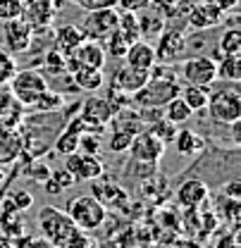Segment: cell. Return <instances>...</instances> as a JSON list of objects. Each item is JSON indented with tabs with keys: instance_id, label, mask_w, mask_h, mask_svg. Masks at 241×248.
Here are the masks:
<instances>
[{
	"instance_id": "cell-1",
	"label": "cell",
	"mask_w": 241,
	"mask_h": 248,
	"mask_svg": "<svg viewBox=\"0 0 241 248\" xmlns=\"http://www.w3.org/2000/svg\"><path fill=\"white\" fill-rule=\"evenodd\" d=\"M208 115L212 122L229 126L241 120V91L234 81H225L208 93Z\"/></svg>"
},
{
	"instance_id": "cell-2",
	"label": "cell",
	"mask_w": 241,
	"mask_h": 248,
	"mask_svg": "<svg viewBox=\"0 0 241 248\" xmlns=\"http://www.w3.org/2000/svg\"><path fill=\"white\" fill-rule=\"evenodd\" d=\"M38 227H41L43 239H48L53 246H60V248H67V244L72 241V236L79 232V227L69 219V215L64 210H60V208H55V205L41 208Z\"/></svg>"
},
{
	"instance_id": "cell-3",
	"label": "cell",
	"mask_w": 241,
	"mask_h": 248,
	"mask_svg": "<svg viewBox=\"0 0 241 248\" xmlns=\"http://www.w3.org/2000/svg\"><path fill=\"white\" fill-rule=\"evenodd\" d=\"M7 86H10L12 98L19 100L24 108H31V105L38 100L41 93H46L50 89L48 77H46L41 69H31V67H27V69H17Z\"/></svg>"
},
{
	"instance_id": "cell-4",
	"label": "cell",
	"mask_w": 241,
	"mask_h": 248,
	"mask_svg": "<svg viewBox=\"0 0 241 248\" xmlns=\"http://www.w3.org/2000/svg\"><path fill=\"white\" fill-rule=\"evenodd\" d=\"M64 213L69 215V219L81 229V232H93V229H100L108 219V210L103 203H98L91 193L86 196H77L67 203Z\"/></svg>"
},
{
	"instance_id": "cell-5",
	"label": "cell",
	"mask_w": 241,
	"mask_h": 248,
	"mask_svg": "<svg viewBox=\"0 0 241 248\" xmlns=\"http://www.w3.org/2000/svg\"><path fill=\"white\" fill-rule=\"evenodd\" d=\"M181 81L179 79H151L146 81L144 89L129 95V100L136 105V108H162L165 103H170L172 98L179 95Z\"/></svg>"
},
{
	"instance_id": "cell-6",
	"label": "cell",
	"mask_w": 241,
	"mask_h": 248,
	"mask_svg": "<svg viewBox=\"0 0 241 248\" xmlns=\"http://www.w3.org/2000/svg\"><path fill=\"white\" fill-rule=\"evenodd\" d=\"M179 81L193 86H212L217 81V62L210 55H193L179 64Z\"/></svg>"
},
{
	"instance_id": "cell-7",
	"label": "cell",
	"mask_w": 241,
	"mask_h": 248,
	"mask_svg": "<svg viewBox=\"0 0 241 248\" xmlns=\"http://www.w3.org/2000/svg\"><path fill=\"white\" fill-rule=\"evenodd\" d=\"M91 196L98 201V203H103L105 205V210H117V213H127L129 210V193H127V188L120 184V182H115V179H110V177H105V174H100L98 179H91Z\"/></svg>"
},
{
	"instance_id": "cell-8",
	"label": "cell",
	"mask_w": 241,
	"mask_h": 248,
	"mask_svg": "<svg viewBox=\"0 0 241 248\" xmlns=\"http://www.w3.org/2000/svg\"><path fill=\"white\" fill-rule=\"evenodd\" d=\"M117 19H120V10L110 7V10H93V12H84L79 29L84 31V36L89 41H103L108 38L112 31L117 29Z\"/></svg>"
},
{
	"instance_id": "cell-9",
	"label": "cell",
	"mask_w": 241,
	"mask_h": 248,
	"mask_svg": "<svg viewBox=\"0 0 241 248\" xmlns=\"http://www.w3.org/2000/svg\"><path fill=\"white\" fill-rule=\"evenodd\" d=\"M33 33L29 24L22 17H12L2 22V48L12 55H22L27 53L33 43Z\"/></svg>"
},
{
	"instance_id": "cell-10",
	"label": "cell",
	"mask_w": 241,
	"mask_h": 248,
	"mask_svg": "<svg viewBox=\"0 0 241 248\" xmlns=\"http://www.w3.org/2000/svg\"><path fill=\"white\" fill-rule=\"evenodd\" d=\"M77 112H79V117L86 122V126H89L91 131H100L103 126H108V122L112 120L115 108H112V103H110L108 98L89 93V98L79 103V110H77Z\"/></svg>"
},
{
	"instance_id": "cell-11",
	"label": "cell",
	"mask_w": 241,
	"mask_h": 248,
	"mask_svg": "<svg viewBox=\"0 0 241 248\" xmlns=\"http://www.w3.org/2000/svg\"><path fill=\"white\" fill-rule=\"evenodd\" d=\"M64 170L74 177V182H91L105 174V165L100 155H86V153H72L64 157Z\"/></svg>"
},
{
	"instance_id": "cell-12",
	"label": "cell",
	"mask_w": 241,
	"mask_h": 248,
	"mask_svg": "<svg viewBox=\"0 0 241 248\" xmlns=\"http://www.w3.org/2000/svg\"><path fill=\"white\" fill-rule=\"evenodd\" d=\"M108 55L103 50V46L98 41H84L74 53L67 55V72L72 74L77 67H91V69H105Z\"/></svg>"
},
{
	"instance_id": "cell-13",
	"label": "cell",
	"mask_w": 241,
	"mask_h": 248,
	"mask_svg": "<svg viewBox=\"0 0 241 248\" xmlns=\"http://www.w3.org/2000/svg\"><path fill=\"white\" fill-rule=\"evenodd\" d=\"M129 153H131V160H136V162L158 165V162H160V157H162V153H165V146L153 136L148 129H141V131L131 139Z\"/></svg>"
},
{
	"instance_id": "cell-14",
	"label": "cell",
	"mask_w": 241,
	"mask_h": 248,
	"mask_svg": "<svg viewBox=\"0 0 241 248\" xmlns=\"http://www.w3.org/2000/svg\"><path fill=\"white\" fill-rule=\"evenodd\" d=\"M55 7H58V2H53V0H22V15L19 17L33 31H46L55 17Z\"/></svg>"
},
{
	"instance_id": "cell-15",
	"label": "cell",
	"mask_w": 241,
	"mask_h": 248,
	"mask_svg": "<svg viewBox=\"0 0 241 248\" xmlns=\"http://www.w3.org/2000/svg\"><path fill=\"white\" fill-rule=\"evenodd\" d=\"M210 191H208V184L206 179H198V177H191V179H184L177 191H175V201L177 205L186 208V210H196L201 208L206 201H208Z\"/></svg>"
},
{
	"instance_id": "cell-16",
	"label": "cell",
	"mask_w": 241,
	"mask_h": 248,
	"mask_svg": "<svg viewBox=\"0 0 241 248\" xmlns=\"http://www.w3.org/2000/svg\"><path fill=\"white\" fill-rule=\"evenodd\" d=\"M146 81H148V72H141V69H134L129 64H122L110 77V89L124 93V95H134L139 89L146 86Z\"/></svg>"
},
{
	"instance_id": "cell-17",
	"label": "cell",
	"mask_w": 241,
	"mask_h": 248,
	"mask_svg": "<svg viewBox=\"0 0 241 248\" xmlns=\"http://www.w3.org/2000/svg\"><path fill=\"white\" fill-rule=\"evenodd\" d=\"M186 50V38L179 29H162L160 31V41L155 46V58L158 62H177L181 60Z\"/></svg>"
},
{
	"instance_id": "cell-18",
	"label": "cell",
	"mask_w": 241,
	"mask_h": 248,
	"mask_svg": "<svg viewBox=\"0 0 241 248\" xmlns=\"http://www.w3.org/2000/svg\"><path fill=\"white\" fill-rule=\"evenodd\" d=\"M189 27L196 31H206V29H212V27H217V24H222L225 22V12L220 10V7H215L212 2H198V5H193L191 7V12H189Z\"/></svg>"
},
{
	"instance_id": "cell-19",
	"label": "cell",
	"mask_w": 241,
	"mask_h": 248,
	"mask_svg": "<svg viewBox=\"0 0 241 248\" xmlns=\"http://www.w3.org/2000/svg\"><path fill=\"white\" fill-rule=\"evenodd\" d=\"M124 64L134 67V69H141V72H151L153 64H158L155 58V46L148 43L146 38H139L129 46L127 55H124Z\"/></svg>"
},
{
	"instance_id": "cell-20",
	"label": "cell",
	"mask_w": 241,
	"mask_h": 248,
	"mask_svg": "<svg viewBox=\"0 0 241 248\" xmlns=\"http://www.w3.org/2000/svg\"><path fill=\"white\" fill-rule=\"evenodd\" d=\"M172 146H175V151L179 155H184V157H196V155H201L206 151V139H203L196 129L184 126V129H177Z\"/></svg>"
},
{
	"instance_id": "cell-21",
	"label": "cell",
	"mask_w": 241,
	"mask_h": 248,
	"mask_svg": "<svg viewBox=\"0 0 241 248\" xmlns=\"http://www.w3.org/2000/svg\"><path fill=\"white\" fill-rule=\"evenodd\" d=\"M84 41H86V36H84V31L79 29V24H62L60 29L53 33V48L60 50L62 55L74 53Z\"/></svg>"
},
{
	"instance_id": "cell-22",
	"label": "cell",
	"mask_w": 241,
	"mask_h": 248,
	"mask_svg": "<svg viewBox=\"0 0 241 248\" xmlns=\"http://www.w3.org/2000/svg\"><path fill=\"white\" fill-rule=\"evenodd\" d=\"M72 79H74L77 91H84V93H96L105 86V74H103V69L77 67V69L72 72Z\"/></svg>"
},
{
	"instance_id": "cell-23",
	"label": "cell",
	"mask_w": 241,
	"mask_h": 248,
	"mask_svg": "<svg viewBox=\"0 0 241 248\" xmlns=\"http://www.w3.org/2000/svg\"><path fill=\"white\" fill-rule=\"evenodd\" d=\"M22 157V136L12 129H0V165H12Z\"/></svg>"
},
{
	"instance_id": "cell-24",
	"label": "cell",
	"mask_w": 241,
	"mask_h": 248,
	"mask_svg": "<svg viewBox=\"0 0 241 248\" xmlns=\"http://www.w3.org/2000/svg\"><path fill=\"white\" fill-rule=\"evenodd\" d=\"M27 117V108L15 100L12 95L0 105V129H12V131H19V126Z\"/></svg>"
},
{
	"instance_id": "cell-25",
	"label": "cell",
	"mask_w": 241,
	"mask_h": 248,
	"mask_svg": "<svg viewBox=\"0 0 241 248\" xmlns=\"http://www.w3.org/2000/svg\"><path fill=\"white\" fill-rule=\"evenodd\" d=\"M208 93L210 86H193V84H181L179 89V98L189 105V110L196 115V112H203L208 108Z\"/></svg>"
},
{
	"instance_id": "cell-26",
	"label": "cell",
	"mask_w": 241,
	"mask_h": 248,
	"mask_svg": "<svg viewBox=\"0 0 241 248\" xmlns=\"http://www.w3.org/2000/svg\"><path fill=\"white\" fill-rule=\"evenodd\" d=\"M162 117H165L167 122L181 126V124H186L191 117H193V112L189 110V105H186L179 95H177V98H172L170 103H165V105H162Z\"/></svg>"
},
{
	"instance_id": "cell-27",
	"label": "cell",
	"mask_w": 241,
	"mask_h": 248,
	"mask_svg": "<svg viewBox=\"0 0 241 248\" xmlns=\"http://www.w3.org/2000/svg\"><path fill=\"white\" fill-rule=\"evenodd\" d=\"M100 46H103V50H105L108 58H112V60H124V55H127V50H129L131 43L127 41V36H124L120 29H115L108 38L100 41Z\"/></svg>"
},
{
	"instance_id": "cell-28",
	"label": "cell",
	"mask_w": 241,
	"mask_h": 248,
	"mask_svg": "<svg viewBox=\"0 0 241 248\" xmlns=\"http://www.w3.org/2000/svg\"><path fill=\"white\" fill-rule=\"evenodd\" d=\"M139 29H141V38L146 36H160V31L165 29V17L158 15L153 7H146L139 17Z\"/></svg>"
},
{
	"instance_id": "cell-29",
	"label": "cell",
	"mask_w": 241,
	"mask_h": 248,
	"mask_svg": "<svg viewBox=\"0 0 241 248\" xmlns=\"http://www.w3.org/2000/svg\"><path fill=\"white\" fill-rule=\"evenodd\" d=\"M53 151H55V153H60L62 157L77 153V151H79V134H74L72 129L62 126L60 134H58V136H55V141H53Z\"/></svg>"
},
{
	"instance_id": "cell-30",
	"label": "cell",
	"mask_w": 241,
	"mask_h": 248,
	"mask_svg": "<svg viewBox=\"0 0 241 248\" xmlns=\"http://www.w3.org/2000/svg\"><path fill=\"white\" fill-rule=\"evenodd\" d=\"M217 79L222 81H239L241 79V64H239V55H222L217 60Z\"/></svg>"
},
{
	"instance_id": "cell-31",
	"label": "cell",
	"mask_w": 241,
	"mask_h": 248,
	"mask_svg": "<svg viewBox=\"0 0 241 248\" xmlns=\"http://www.w3.org/2000/svg\"><path fill=\"white\" fill-rule=\"evenodd\" d=\"M62 108H64V95L58 91H53V89H48L46 93H41L38 100L31 105L33 112H58Z\"/></svg>"
},
{
	"instance_id": "cell-32",
	"label": "cell",
	"mask_w": 241,
	"mask_h": 248,
	"mask_svg": "<svg viewBox=\"0 0 241 248\" xmlns=\"http://www.w3.org/2000/svg\"><path fill=\"white\" fill-rule=\"evenodd\" d=\"M217 50L222 55H239L241 53V31L237 27H229V29L222 31L220 41H217Z\"/></svg>"
},
{
	"instance_id": "cell-33",
	"label": "cell",
	"mask_w": 241,
	"mask_h": 248,
	"mask_svg": "<svg viewBox=\"0 0 241 248\" xmlns=\"http://www.w3.org/2000/svg\"><path fill=\"white\" fill-rule=\"evenodd\" d=\"M117 29L127 36L129 43L141 38V29H139V15L136 12H124L120 10V19H117Z\"/></svg>"
},
{
	"instance_id": "cell-34",
	"label": "cell",
	"mask_w": 241,
	"mask_h": 248,
	"mask_svg": "<svg viewBox=\"0 0 241 248\" xmlns=\"http://www.w3.org/2000/svg\"><path fill=\"white\" fill-rule=\"evenodd\" d=\"M43 69H46V77H60L67 72V55H62L60 50H48L43 55Z\"/></svg>"
},
{
	"instance_id": "cell-35",
	"label": "cell",
	"mask_w": 241,
	"mask_h": 248,
	"mask_svg": "<svg viewBox=\"0 0 241 248\" xmlns=\"http://www.w3.org/2000/svg\"><path fill=\"white\" fill-rule=\"evenodd\" d=\"M148 131H151L153 136L162 143V146H172V141H175V134H177V124H172V122H167L165 117L162 120H158L155 124H151V126H146Z\"/></svg>"
},
{
	"instance_id": "cell-36",
	"label": "cell",
	"mask_w": 241,
	"mask_h": 248,
	"mask_svg": "<svg viewBox=\"0 0 241 248\" xmlns=\"http://www.w3.org/2000/svg\"><path fill=\"white\" fill-rule=\"evenodd\" d=\"M50 172H53V167L46 160H41V157L24 167V177H29L31 182H36V184H43L46 179H50Z\"/></svg>"
},
{
	"instance_id": "cell-37",
	"label": "cell",
	"mask_w": 241,
	"mask_h": 248,
	"mask_svg": "<svg viewBox=\"0 0 241 248\" xmlns=\"http://www.w3.org/2000/svg\"><path fill=\"white\" fill-rule=\"evenodd\" d=\"M134 136H136V134H131V131L112 129L110 141H108V148H110L112 153H127V151H129V146H131V139H134Z\"/></svg>"
},
{
	"instance_id": "cell-38",
	"label": "cell",
	"mask_w": 241,
	"mask_h": 248,
	"mask_svg": "<svg viewBox=\"0 0 241 248\" xmlns=\"http://www.w3.org/2000/svg\"><path fill=\"white\" fill-rule=\"evenodd\" d=\"M5 198H7L10 205H12L15 210H19V213L29 210L31 205H33V196H31V191H27V188H15V191H10Z\"/></svg>"
},
{
	"instance_id": "cell-39",
	"label": "cell",
	"mask_w": 241,
	"mask_h": 248,
	"mask_svg": "<svg viewBox=\"0 0 241 248\" xmlns=\"http://www.w3.org/2000/svg\"><path fill=\"white\" fill-rule=\"evenodd\" d=\"M17 72V60L12 53H7L2 46H0V84H10V79L15 77Z\"/></svg>"
},
{
	"instance_id": "cell-40",
	"label": "cell",
	"mask_w": 241,
	"mask_h": 248,
	"mask_svg": "<svg viewBox=\"0 0 241 248\" xmlns=\"http://www.w3.org/2000/svg\"><path fill=\"white\" fill-rule=\"evenodd\" d=\"M100 146H103V141H100L98 131H86V134L79 136V153L98 155L100 153Z\"/></svg>"
},
{
	"instance_id": "cell-41",
	"label": "cell",
	"mask_w": 241,
	"mask_h": 248,
	"mask_svg": "<svg viewBox=\"0 0 241 248\" xmlns=\"http://www.w3.org/2000/svg\"><path fill=\"white\" fill-rule=\"evenodd\" d=\"M22 15V0H0V19H12Z\"/></svg>"
},
{
	"instance_id": "cell-42",
	"label": "cell",
	"mask_w": 241,
	"mask_h": 248,
	"mask_svg": "<svg viewBox=\"0 0 241 248\" xmlns=\"http://www.w3.org/2000/svg\"><path fill=\"white\" fill-rule=\"evenodd\" d=\"M50 179L60 186V191H67L69 186L77 184V182H74V177H72V174H69L64 167H62V170H53V172H50Z\"/></svg>"
},
{
	"instance_id": "cell-43",
	"label": "cell",
	"mask_w": 241,
	"mask_h": 248,
	"mask_svg": "<svg viewBox=\"0 0 241 248\" xmlns=\"http://www.w3.org/2000/svg\"><path fill=\"white\" fill-rule=\"evenodd\" d=\"M146 7H151V0H117V10L124 12H144Z\"/></svg>"
},
{
	"instance_id": "cell-44",
	"label": "cell",
	"mask_w": 241,
	"mask_h": 248,
	"mask_svg": "<svg viewBox=\"0 0 241 248\" xmlns=\"http://www.w3.org/2000/svg\"><path fill=\"white\" fill-rule=\"evenodd\" d=\"M79 7L84 12H93V10H110V7H117V0H81Z\"/></svg>"
},
{
	"instance_id": "cell-45",
	"label": "cell",
	"mask_w": 241,
	"mask_h": 248,
	"mask_svg": "<svg viewBox=\"0 0 241 248\" xmlns=\"http://www.w3.org/2000/svg\"><path fill=\"white\" fill-rule=\"evenodd\" d=\"M15 248H53V244L48 241V239H43V236H38V239H31V236H19V241H17V246Z\"/></svg>"
},
{
	"instance_id": "cell-46",
	"label": "cell",
	"mask_w": 241,
	"mask_h": 248,
	"mask_svg": "<svg viewBox=\"0 0 241 248\" xmlns=\"http://www.w3.org/2000/svg\"><path fill=\"white\" fill-rule=\"evenodd\" d=\"M239 191H241L239 179H232L229 184L222 186V196H227V198H234V201H239Z\"/></svg>"
},
{
	"instance_id": "cell-47",
	"label": "cell",
	"mask_w": 241,
	"mask_h": 248,
	"mask_svg": "<svg viewBox=\"0 0 241 248\" xmlns=\"http://www.w3.org/2000/svg\"><path fill=\"white\" fill-rule=\"evenodd\" d=\"M206 2H212V5L220 7L222 12H232V10H237V0H206Z\"/></svg>"
},
{
	"instance_id": "cell-48",
	"label": "cell",
	"mask_w": 241,
	"mask_h": 248,
	"mask_svg": "<svg viewBox=\"0 0 241 248\" xmlns=\"http://www.w3.org/2000/svg\"><path fill=\"white\" fill-rule=\"evenodd\" d=\"M10 95H12V93H10V86H7V84H0V105H2Z\"/></svg>"
},
{
	"instance_id": "cell-49",
	"label": "cell",
	"mask_w": 241,
	"mask_h": 248,
	"mask_svg": "<svg viewBox=\"0 0 241 248\" xmlns=\"http://www.w3.org/2000/svg\"><path fill=\"white\" fill-rule=\"evenodd\" d=\"M2 182H5V170H2V165H0V191H2Z\"/></svg>"
},
{
	"instance_id": "cell-50",
	"label": "cell",
	"mask_w": 241,
	"mask_h": 248,
	"mask_svg": "<svg viewBox=\"0 0 241 248\" xmlns=\"http://www.w3.org/2000/svg\"><path fill=\"white\" fill-rule=\"evenodd\" d=\"M0 248H15L12 244H7V241H0Z\"/></svg>"
},
{
	"instance_id": "cell-51",
	"label": "cell",
	"mask_w": 241,
	"mask_h": 248,
	"mask_svg": "<svg viewBox=\"0 0 241 248\" xmlns=\"http://www.w3.org/2000/svg\"><path fill=\"white\" fill-rule=\"evenodd\" d=\"M53 248H60V246H53Z\"/></svg>"
}]
</instances>
